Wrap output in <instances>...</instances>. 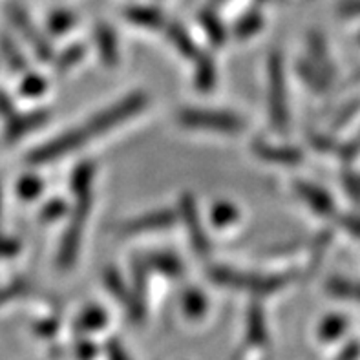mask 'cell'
<instances>
[{"label": "cell", "mask_w": 360, "mask_h": 360, "mask_svg": "<svg viewBox=\"0 0 360 360\" xmlns=\"http://www.w3.org/2000/svg\"><path fill=\"white\" fill-rule=\"evenodd\" d=\"M146 106H148V96L145 91H134L130 96H124L114 105L106 106L105 110L91 115L84 123H79L77 127L70 128L60 136L46 141L44 145L37 146L35 150L30 152V155H27V163L39 167V165H48L51 161L60 160L72 152H77L81 146L88 145L97 137L105 136L110 130L130 121L134 115L143 112Z\"/></svg>", "instance_id": "cell-1"}, {"label": "cell", "mask_w": 360, "mask_h": 360, "mask_svg": "<svg viewBox=\"0 0 360 360\" xmlns=\"http://www.w3.org/2000/svg\"><path fill=\"white\" fill-rule=\"evenodd\" d=\"M210 280L224 288L238 289V291L256 292V295H269L278 291L288 283V276L282 274H262L251 271H240L225 265H212L209 269Z\"/></svg>", "instance_id": "cell-2"}, {"label": "cell", "mask_w": 360, "mask_h": 360, "mask_svg": "<svg viewBox=\"0 0 360 360\" xmlns=\"http://www.w3.org/2000/svg\"><path fill=\"white\" fill-rule=\"evenodd\" d=\"M91 210V191L75 192V207L72 210L70 221L64 229L60 240L59 252H57V265L60 269H72L81 251L82 233L86 229L88 216Z\"/></svg>", "instance_id": "cell-3"}, {"label": "cell", "mask_w": 360, "mask_h": 360, "mask_svg": "<svg viewBox=\"0 0 360 360\" xmlns=\"http://www.w3.org/2000/svg\"><path fill=\"white\" fill-rule=\"evenodd\" d=\"M267 97H269V117L278 132H285L289 124V101L285 90V70L280 51H273L267 63Z\"/></svg>", "instance_id": "cell-4"}, {"label": "cell", "mask_w": 360, "mask_h": 360, "mask_svg": "<svg viewBox=\"0 0 360 360\" xmlns=\"http://www.w3.org/2000/svg\"><path fill=\"white\" fill-rule=\"evenodd\" d=\"M176 121L191 130H209V132L221 134H238L245 128V121L240 115L225 110L181 108L176 114Z\"/></svg>", "instance_id": "cell-5"}, {"label": "cell", "mask_w": 360, "mask_h": 360, "mask_svg": "<svg viewBox=\"0 0 360 360\" xmlns=\"http://www.w3.org/2000/svg\"><path fill=\"white\" fill-rule=\"evenodd\" d=\"M6 11H8V17L9 20H11V24H13L18 32H20V35L32 44L33 53L42 60L53 59V50H51L50 42H48V39L37 30L35 24L32 22V18L27 17L26 11H24L18 4H9Z\"/></svg>", "instance_id": "cell-6"}, {"label": "cell", "mask_w": 360, "mask_h": 360, "mask_svg": "<svg viewBox=\"0 0 360 360\" xmlns=\"http://www.w3.org/2000/svg\"><path fill=\"white\" fill-rule=\"evenodd\" d=\"M179 218L183 219L185 229L188 231V238H191V245L200 258H207L210 255V240L207 236V231L203 224L200 221V214H198L196 201L192 196H183L181 203H179Z\"/></svg>", "instance_id": "cell-7"}, {"label": "cell", "mask_w": 360, "mask_h": 360, "mask_svg": "<svg viewBox=\"0 0 360 360\" xmlns=\"http://www.w3.org/2000/svg\"><path fill=\"white\" fill-rule=\"evenodd\" d=\"M179 214L174 212L172 209H158L150 210L146 214L136 216V218L128 219L119 225V234L128 236V234H143V233H155V231H163V229L172 227L178 221Z\"/></svg>", "instance_id": "cell-8"}, {"label": "cell", "mask_w": 360, "mask_h": 360, "mask_svg": "<svg viewBox=\"0 0 360 360\" xmlns=\"http://www.w3.org/2000/svg\"><path fill=\"white\" fill-rule=\"evenodd\" d=\"M48 119H50V112H46V110H33V112H26V114H11L6 121L4 139L8 143L18 141V139L26 137L27 134L44 127Z\"/></svg>", "instance_id": "cell-9"}, {"label": "cell", "mask_w": 360, "mask_h": 360, "mask_svg": "<svg viewBox=\"0 0 360 360\" xmlns=\"http://www.w3.org/2000/svg\"><path fill=\"white\" fill-rule=\"evenodd\" d=\"M251 148L260 160L276 165H285V167H295V165L304 160V154L298 150L297 146L274 145V143L265 141V139H255Z\"/></svg>", "instance_id": "cell-10"}, {"label": "cell", "mask_w": 360, "mask_h": 360, "mask_svg": "<svg viewBox=\"0 0 360 360\" xmlns=\"http://www.w3.org/2000/svg\"><path fill=\"white\" fill-rule=\"evenodd\" d=\"M295 192L302 201H306L309 209H313L319 216L331 218L337 212L335 209V200L329 196L324 188L316 187L315 183L309 181H297L295 183Z\"/></svg>", "instance_id": "cell-11"}, {"label": "cell", "mask_w": 360, "mask_h": 360, "mask_svg": "<svg viewBox=\"0 0 360 360\" xmlns=\"http://www.w3.org/2000/svg\"><path fill=\"white\" fill-rule=\"evenodd\" d=\"M94 41L97 46V53L106 66H115L119 63V44L114 30L108 24H97L94 32Z\"/></svg>", "instance_id": "cell-12"}, {"label": "cell", "mask_w": 360, "mask_h": 360, "mask_svg": "<svg viewBox=\"0 0 360 360\" xmlns=\"http://www.w3.org/2000/svg\"><path fill=\"white\" fill-rule=\"evenodd\" d=\"M124 18L146 30H163L167 24L163 11L154 6H130L124 9Z\"/></svg>", "instance_id": "cell-13"}, {"label": "cell", "mask_w": 360, "mask_h": 360, "mask_svg": "<svg viewBox=\"0 0 360 360\" xmlns=\"http://www.w3.org/2000/svg\"><path fill=\"white\" fill-rule=\"evenodd\" d=\"M163 30L167 39L170 41V44H172L183 57L194 60L198 55L201 53L200 48L196 46V42H194V39L191 37V33H188L179 22H167Z\"/></svg>", "instance_id": "cell-14"}, {"label": "cell", "mask_w": 360, "mask_h": 360, "mask_svg": "<svg viewBox=\"0 0 360 360\" xmlns=\"http://www.w3.org/2000/svg\"><path fill=\"white\" fill-rule=\"evenodd\" d=\"M141 262L145 264L146 269H154L161 274H167V276H179L183 271L181 260L170 252H150V255L143 256Z\"/></svg>", "instance_id": "cell-15"}, {"label": "cell", "mask_w": 360, "mask_h": 360, "mask_svg": "<svg viewBox=\"0 0 360 360\" xmlns=\"http://www.w3.org/2000/svg\"><path fill=\"white\" fill-rule=\"evenodd\" d=\"M298 73H300L302 81L306 82L307 86L313 91H316V94H324V91H328L329 84H331V79H329L319 66H315V64L311 63L309 59L298 63Z\"/></svg>", "instance_id": "cell-16"}, {"label": "cell", "mask_w": 360, "mask_h": 360, "mask_svg": "<svg viewBox=\"0 0 360 360\" xmlns=\"http://www.w3.org/2000/svg\"><path fill=\"white\" fill-rule=\"evenodd\" d=\"M194 64H196V86L200 88V91H210L216 84V66L214 60L210 59L209 55L200 53L194 59Z\"/></svg>", "instance_id": "cell-17"}, {"label": "cell", "mask_w": 360, "mask_h": 360, "mask_svg": "<svg viewBox=\"0 0 360 360\" xmlns=\"http://www.w3.org/2000/svg\"><path fill=\"white\" fill-rule=\"evenodd\" d=\"M326 289H328V292L331 297L360 302V282H355V280L342 278V276H333V278L328 280Z\"/></svg>", "instance_id": "cell-18"}, {"label": "cell", "mask_w": 360, "mask_h": 360, "mask_svg": "<svg viewBox=\"0 0 360 360\" xmlns=\"http://www.w3.org/2000/svg\"><path fill=\"white\" fill-rule=\"evenodd\" d=\"M84 53H86V51H84V46L81 44H73L70 46V48H66V50L60 51V53L55 57L53 60L55 72L59 73V75H63V73L73 70L79 63H81Z\"/></svg>", "instance_id": "cell-19"}, {"label": "cell", "mask_w": 360, "mask_h": 360, "mask_svg": "<svg viewBox=\"0 0 360 360\" xmlns=\"http://www.w3.org/2000/svg\"><path fill=\"white\" fill-rule=\"evenodd\" d=\"M0 55H2L4 63L15 72H22L26 68V59H24L22 51L18 50L17 44L6 35H0Z\"/></svg>", "instance_id": "cell-20"}, {"label": "cell", "mask_w": 360, "mask_h": 360, "mask_svg": "<svg viewBox=\"0 0 360 360\" xmlns=\"http://www.w3.org/2000/svg\"><path fill=\"white\" fill-rule=\"evenodd\" d=\"M94 178H96V165L90 163V161L79 165L77 169L73 170V178H72L73 192L91 191Z\"/></svg>", "instance_id": "cell-21"}, {"label": "cell", "mask_w": 360, "mask_h": 360, "mask_svg": "<svg viewBox=\"0 0 360 360\" xmlns=\"http://www.w3.org/2000/svg\"><path fill=\"white\" fill-rule=\"evenodd\" d=\"M201 26L205 27L207 35L214 44H224L225 37H227V32H225L224 24L219 22L218 15L212 13V11H203V15L200 17Z\"/></svg>", "instance_id": "cell-22"}, {"label": "cell", "mask_w": 360, "mask_h": 360, "mask_svg": "<svg viewBox=\"0 0 360 360\" xmlns=\"http://www.w3.org/2000/svg\"><path fill=\"white\" fill-rule=\"evenodd\" d=\"M262 22H264V18H262V13L258 11H249L245 17H242L234 26V35L238 39H249L255 33H258V30L262 27Z\"/></svg>", "instance_id": "cell-23"}, {"label": "cell", "mask_w": 360, "mask_h": 360, "mask_svg": "<svg viewBox=\"0 0 360 360\" xmlns=\"http://www.w3.org/2000/svg\"><path fill=\"white\" fill-rule=\"evenodd\" d=\"M75 22H77V17L72 11L60 9V11L51 13V17L48 18V27H50V32L53 35H64L75 26Z\"/></svg>", "instance_id": "cell-24"}, {"label": "cell", "mask_w": 360, "mask_h": 360, "mask_svg": "<svg viewBox=\"0 0 360 360\" xmlns=\"http://www.w3.org/2000/svg\"><path fill=\"white\" fill-rule=\"evenodd\" d=\"M238 218H240V212H238L236 207L231 205V203H218V205H214L212 212H210L212 224L219 229L236 224Z\"/></svg>", "instance_id": "cell-25"}, {"label": "cell", "mask_w": 360, "mask_h": 360, "mask_svg": "<svg viewBox=\"0 0 360 360\" xmlns=\"http://www.w3.org/2000/svg\"><path fill=\"white\" fill-rule=\"evenodd\" d=\"M42 188H44V183H42L41 178H37V176H24V178L18 181L17 192L22 200L32 201L35 200V198L41 196Z\"/></svg>", "instance_id": "cell-26"}, {"label": "cell", "mask_w": 360, "mask_h": 360, "mask_svg": "<svg viewBox=\"0 0 360 360\" xmlns=\"http://www.w3.org/2000/svg\"><path fill=\"white\" fill-rule=\"evenodd\" d=\"M48 88V82L42 75H37V73H30L20 82V94L26 97H39L42 96Z\"/></svg>", "instance_id": "cell-27"}, {"label": "cell", "mask_w": 360, "mask_h": 360, "mask_svg": "<svg viewBox=\"0 0 360 360\" xmlns=\"http://www.w3.org/2000/svg\"><path fill=\"white\" fill-rule=\"evenodd\" d=\"M64 209H66L64 201H60V200L50 201V203L44 207V210H42V219H46V221H53V219H57L63 216Z\"/></svg>", "instance_id": "cell-28"}, {"label": "cell", "mask_w": 360, "mask_h": 360, "mask_svg": "<svg viewBox=\"0 0 360 360\" xmlns=\"http://www.w3.org/2000/svg\"><path fill=\"white\" fill-rule=\"evenodd\" d=\"M344 187H346L347 194L353 201H360V176L359 174L349 172L344 178Z\"/></svg>", "instance_id": "cell-29"}, {"label": "cell", "mask_w": 360, "mask_h": 360, "mask_svg": "<svg viewBox=\"0 0 360 360\" xmlns=\"http://www.w3.org/2000/svg\"><path fill=\"white\" fill-rule=\"evenodd\" d=\"M24 291H27L26 282H15V283H11L9 288L0 289V304L6 300H9V298H15L17 295H22Z\"/></svg>", "instance_id": "cell-30"}, {"label": "cell", "mask_w": 360, "mask_h": 360, "mask_svg": "<svg viewBox=\"0 0 360 360\" xmlns=\"http://www.w3.org/2000/svg\"><path fill=\"white\" fill-rule=\"evenodd\" d=\"M340 225H342L349 234L360 238V216H344V218L340 219Z\"/></svg>", "instance_id": "cell-31"}, {"label": "cell", "mask_w": 360, "mask_h": 360, "mask_svg": "<svg viewBox=\"0 0 360 360\" xmlns=\"http://www.w3.org/2000/svg\"><path fill=\"white\" fill-rule=\"evenodd\" d=\"M342 328H344V320L337 319V316H331V319L324 324V329H322V331H324L326 337H331V335L335 337V335H338L340 331H342Z\"/></svg>", "instance_id": "cell-32"}, {"label": "cell", "mask_w": 360, "mask_h": 360, "mask_svg": "<svg viewBox=\"0 0 360 360\" xmlns=\"http://www.w3.org/2000/svg\"><path fill=\"white\" fill-rule=\"evenodd\" d=\"M18 251V243L13 238L0 236V256H11Z\"/></svg>", "instance_id": "cell-33"}, {"label": "cell", "mask_w": 360, "mask_h": 360, "mask_svg": "<svg viewBox=\"0 0 360 360\" xmlns=\"http://www.w3.org/2000/svg\"><path fill=\"white\" fill-rule=\"evenodd\" d=\"M340 13L346 17H359L360 15V0H344L340 6Z\"/></svg>", "instance_id": "cell-34"}, {"label": "cell", "mask_w": 360, "mask_h": 360, "mask_svg": "<svg viewBox=\"0 0 360 360\" xmlns=\"http://www.w3.org/2000/svg\"><path fill=\"white\" fill-rule=\"evenodd\" d=\"M11 114H13V101L9 99L4 91H0V115L9 117Z\"/></svg>", "instance_id": "cell-35"}, {"label": "cell", "mask_w": 360, "mask_h": 360, "mask_svg": "<svg viewBox=\"0 0 360 360\" xmlns=\"http://www.w3.org/2000/svg\"><path fill=\"white\" fill-rule=\"evenodd\" d=\"M0 210H2V196H0Z\"/></svg>", "instance_id": "cell-36"}, {"label": "cell", "mask_w": 360, "mask_h": 360, "mask_svg": "<svg viewBox=\"0 0 360 360\" xmlns=\"http://www.w3.org/2000/svg\"><path fill=\"white\" fill-rule=\"evenodd\" d=\"M359 42H360V35H359Z\"/></svg>", "instance_id": "cell-37"}]
</instances>
